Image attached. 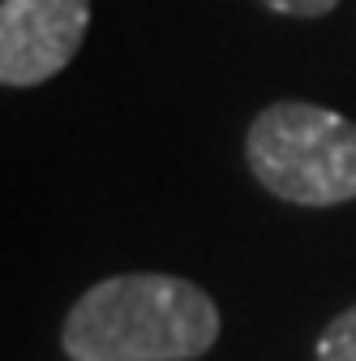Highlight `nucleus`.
<instances>
[{
	"label": "nucleus",
	"mask_w": 356,
	"mask_h": 361,
	"mask_svg": "<svg viewBox=\"0 0 356 361\" xmlns=\"http://www.w3.org/2000/svg\"><path fill=\"white\" fill-rule=\"evenodd\" d=\"M219 340L215 301L176 276L133 271L95 284L65 319L73 361H193Z\"/></svg>",
	"instance_id": "f257e3e1"
},
{
	"label": "nucleus",
	"mask_w": 356,
	"mask_h": 361,
	"mask_svg": "<svg viewBox=\"0 0 356 361\" xmlns=\"http://www.w3.org/2000/svg\"><path fill=\"white\" fill-rule=\"evenodd\" d=\"M262 190L296 207H339L356 198V121L318 104H271L245 138Z\"/></svg>",
	"instance_id": "f03ea898"
},
{
	"label": "nucleus",
	"mask_w": 356,
	"mask_h": 361,
	"mask_svg": "<svg viewBox=\"0 0 356 361\" xmlns=\"http://www.w3.org/2000/svg\"><path fill=\"white\" fill-rule=\"evenodd\" d=\"M91 0H5L0 5V82L26 90L56 78L82 48Z\"/></svg>",
	"instance_id": "7ed1b4c3"
},
{
	"label": "nucleus",
	"mask_w": 356,
	"mask_h": 361,
	"mask_svg": "<svg viewBox=\"0 0 356 361\" xmlns=\"http://www.w3.org/2000/svg\"><path fill=\"white\" fill-rule=\"evenodd\" d=\"M318 361H356V305L318 336Z\"/></svg>",
	"instance_id": "20e7f679"
},
{
	"label": "nucleus",
	"mask_w": 356,
	"mask_h": 361,
	"mask_svg": "<svg viewBox=\"0 0 356 361\" xmlns=\"http://www.w3.org/2000/svg\"><path fill=\"white\" fill-rule=\"evenodd\" d=\"M266 9H275V13H288V18H322L331 13L339 0H262Z\"/></svg>",
	"instance_id": "39448f33"
}]
</instances>
